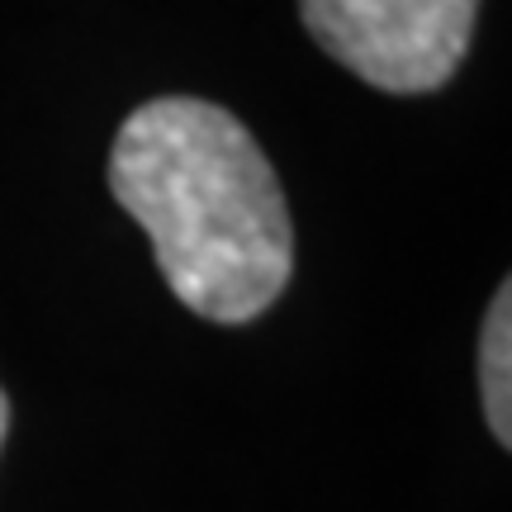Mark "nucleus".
<instances>
[{
    "instance_id": "7ed1b4c3",
    "label": "nucleus",
    "mask_w": 512,
    "mask_h": 512,
    "mask_svg": "<svg viewBox=\"0 0 512 512\" xmlns=\"http://www.w3.org/2000/svg\"><path fill=\"white\" fill-rule=\"evenodd\" d=\"M512 290L494 294V304L484 313V332H479V389H484V418L494 427V437L512 446Z\"/></svg>"
},
{
    "instance_id": "20e7f679",
    "label": "nucleus",
    "mask_w": 512,
    "mask_h": 512,
    "mask_svg": "<svg viewBox=\"0 0 512 512\" xmlns=\"http://www.w3.org/2000/svg\"><path fill=\"white\" fill-rule=\"evenodd\" d=\"M5 427H10V403H5V389H0V441H5Z\"/></svg>"
},
{
    "instance_id": "f03ea898",
    "label": "nucleus",
    "mask_w": 512,
    "mask_h": 512,
    "mask_svg": "<svg viewBox=\"0 0 512 512\" xmlns=\"http://www.w3.org/2000/svg\"><path fill=\"white\" fill-rule=\"evenodd\" d=\"M318 48L389 95L437 91L456 76L479 0H299Z\"/></svg>"
},
{
    "instance_id": "f257e3e1",
    "label": "nucleus",
    "mask_w": 512,
    "mask_h": 512,
    "mask_svg": "<svg viewBox=\"0 0 512 512\" xmlns=\"http://www.w3.org/2000/svg\"><path fill=\"white\" fill-rule=\"evenodd\" d=\"M110 190L152 238L171 294L209 323H252L294 271V223L238 114L190 95L147 100L110 152Z\"/></svg>"
}]
</instances>
